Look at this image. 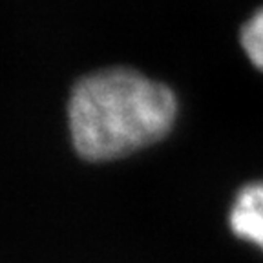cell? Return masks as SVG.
<instances>
[{
  "label": "cell",
  "instance_id": "1",
  "mask_svg": "<svg viewBox=\"0 0 263 263\" xmlns=\"http://www.w3.org/2000/svg\"><path fill=\"white\" fill-rule=\"evenodd\" d=\"M177 115L166 84L132 66H104L71 88L68 123L73 146L88 161H110L163 139Z\"/></svg>",
  "mask_w": 263,
  "mask_h": 263
},
{
  "label": "cell",
  "instance_id": "2",
  "mask_svg": "<svg viewBox=\"0 0 263 263\" xmlns=\"http://www.w3.org/2000/svg\"><path fill=\"white\" fill-rule=\"evenodd\" d=\"M229 223L238 238L263 252V181L249 183L236 194Z\"/></svg>",
  "mask_w": 263,
  "mask_h": 263
},
{
  "label": "cell",
  "instance_id": "3",
  "mask_svg": "<svg viewBox=\"0 0 263 263\" xmlns=\"http://www.w3.org/2000/svg\"><path fill=\"white\" fill-rule=\"evenodd\" d=\"M239 48L256 70L263 73V6L247 16L239 28Z\"/></svg>",
  "mask_w": 263,
  "mask_h": 263
}]
</instances>
